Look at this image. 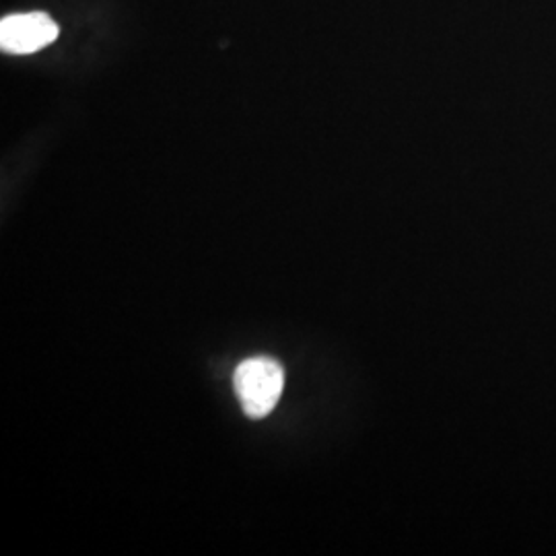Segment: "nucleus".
Returning a JSON list of instances; mask_svg holds the SVG:
<instances>
[{
	"label": "nucleus",
	"instance_id": "f257e3e1",
	"mask_svg": "<svg viewBox=\"0 0 556 556\" xmlns=\"http://www.w3.org/2000/svg\"><path fill=\"white\" fill-rule=\"evenodd\" d=\"M233 388L248 417H268L282 396L285 369L277 358H245L233 374Z\"/></svg>",
	"mask_w": 556,
	"mask_h": 556
},
{
	"label": "nucleus",
	"instance_id": "f03ea898",
	"mask_svg": "<svg viewBox=\"0 0 556 556\" xmlns=\"http://www.w3.org/2000/svg\"><path fill=\"white\" fill-rule=\"evenodd\" d=\"M59 38V25L43 13L4 17L0 23V46L11 54H31Z\"/></svg>",
	"mask_w": 556,
	"mask_h": 556
}]
</instances>
